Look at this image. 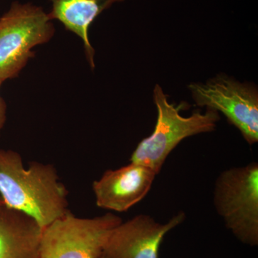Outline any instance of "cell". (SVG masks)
I'll list each match as a JSON object with an SVG mask.
<instances>
[{
  "mask_svg": "<svg viewBox=\"0 0 258 258\" xmlns=\"http://www.w3.org/2000/svg\"><path fill=\"white\" fill-rule=\"evenodd\" d=\"M68 195L53 165L32 161L26 169L19 153L0 149V198L7 207L44 229L70 211Z\"/></svg>",
  "mask_w": 258,
  "mask_h": 258,
  "instance_id": "6da1fadb",
  "label": "cell"
},
{
  "mask_svg": "<svg viewBox=\"0 0 258 258\" xmlns=\"http://www.w3.org/2000/svg\"><path fill=\"white\" fill-rule=\"evenodd\" d=\"M213 204L226 228L237 240L258 245V163L222 171L213 190Z\"/></svg>",
  "mask_w": 258,
  "mask_h": 258,
  "instance_id": "3957f363",
  "label": "cell"
},
{
  "mask_svg": "<svg viewBox=\"0 0 258 258\" xmlns=\"http://www.w3.org/2000/svg\"><path fill=\"white\" fill-rule=\"evenodd\" d=\"M52 20L42 8L15 2L0 18V81L18 76L32 49L46 43L55 33Z\"/></svg>",
  "mask_w": 258,
  "mask_h": 258,
  "instance_id": "277c9868",
  "label": "cell"
},
{
  "mask_svg": "<svg viewBox=\"0 0 258 258\" xmlns=\"http://www.w3.org/2000/svg\"><path fill=\"white\" fill-rule=\"evenodd\" d=\"M42 229L23 212L0 206V258H38Z\"/></svg>",
  "mask_w": 258,
  "mask_h": 258,
  "instance_id": "9c48e42d",
  "label": "cell"
},
{
  "mask_svg": "<svg viewBox=\"0 0 258 258\" xmlns=\"http://www.w3.org/2000/svg\"><path fill=\"white\" fill-rule=\"evenodd\" d=\"M3 205H5L4 202H3V199L0 198V206Z\"/></svg>",
  "mask_w": 258,
  "mask_h": 258,
  "instance_id": "7c38bea8",
  "label": "cell"
},
{
  "mask_svg": "<svg viewBox=\"0 0 258 258\" xmlns=\"http://www.w3.org/2000/svg\"><path fill=\"white\" fill-rule=\"evenodd\" d=\"M3 81H0V88ZM7 120V104L5 100L0 95V132L4 127L5 122Z\"/></svg>",
  "mask_w": 258,
  "mask_h": 258,
  "instance_id": "8fae6325",
  "label": "cell"
},
{
  "mask_svg": "<svg viewBox=\"0 0 258 258\" xmlns=\"http://www.w3.org/2000/svg\"><path fill=\"white\" fill-rule=\"evenodd\" d=\"M153 99L157 110L155 128L149 137L139 142L130 162L149 168L157 175L178 144L188 137L214 132L220 116V113L210 108L205 113L197 111L189 116H183L180 112L186 108L185 103H169L159 85L154 88Z\"/></svg>",
  "mask_w": 258,
  "mask_h": 258,
  "instance_id": "7a4b0ae2",
  "label": "cell"
},
{
  "mask_svg": "<svg viewBox=\"0 0 258 258\" xmlns=\"http://www.w3.org/2000/svg\"><path fill=\"white\" fill-rule=\"evenodd\" d=\"M188 88L196 106L222 113L249 145L257 143V86L219 74L205 83H191Z\"/></svg>",
  "mask_w": 258,
  "mask_h": 258,
  "instance_id": "8992f818",
  "label": "cell"
},
{
  "mask_svg": "<svg viewBox=\"0 0 258 258\" xmlns=\"http://www.w3.org/2000/svg\"><path fill=\"white\" fill-rule=\"evenodd\" d=\"M122 219L108 212L81 218L69 211L42 229L38 258H98Z\"/></svg>",
  "mask_w": 258,
  "mask_h": 258,
  "instance_id": "5b68a950",
  "label": "cell"
},
{
  "mask_svg": "<svg viewBox=\"0 0 258 258\" xmlns=\"http://www.w3.org/2000/svg\"><path fill=\"white\" fill-rule=\"evenodd\" d=\"M51 20H57L69 31L82 40L88 63L95 69V50L90 42L88 30L93 22L102 12L115 3L124 0H50Z\"/></svg>",
  "mask_w": 258,
  "mask_h": 258,
  "instance_id": "30bf717a",
  "label": "cell"
},
{
  "mask_svg": "<svg viewBox=\"0 0 258 258\" xmlns=\"http://www.w3.org/2000/svg\"><path fill=\"white\" fill-rule=\"evenodd\" d=\"M180 212L166 223L147 215H139L115 227L98 258H159L165 236L184 221Z\"/></svg>",
  "mask_w": 258,
  "mask_h": 258,
  "instance_id": "52a82bcc",
  "label": "cell"
},
{
  "mask_svg": "<svg viewBox=\"0 0 258 258\" xmlns=\"http://www.w3.org/2000/svg\"><path fill=\"white\" fill-rule=\"evenodd\" d=\"M157 174L141 164L130 162L115 170H107L93 181V191L98 208L125 212L145 198Z\"/></svg>",
  "mask_w": 258,
  "mask_h": 258,
  "instance_id": "ba28073f",
  "label": "cell"
}]
</instances>
